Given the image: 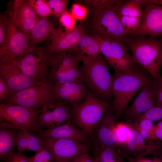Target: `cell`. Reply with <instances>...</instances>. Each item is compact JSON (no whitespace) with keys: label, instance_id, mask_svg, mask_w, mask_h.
<instances>
[{"label":"cell","instance_id":"obj_45","mask_svg":"<svg viewBox=\"0 0 162 162\" xmlns=\"http://www.w3.org/2000/svg\"><path fill=\"white\" fill-rule=\"evenodd\" d=\"M154 132L157 138L162 141V120L154 124Z\"/></svg>","mask_w":162,"mask_h":162},{"label":"cell","instance_id":"obj_48","mask_svg":"<svg viewBox=\"0 0 162 162\" xmlns=\"http://www.w3.org/2000/svg\"><path fill=\"white\" fill-rule=\"evenodd\" d=\"M94 162H100L98 158L95 157Z\"/></svg>","mask_w":162,"mask_h":162},{"label":"cell","instance_id":"obj_3","mask_svg":"<svg viewBox=\"0 0 162 162\" xmlns=\"http://www.w3.org/2000/svg\"><path fill=\"white\" fill-rule=\"evenodd\" d=\"M122 42L131 51L136 64H140L151 75L159 80L161 77L160 68L162 65V40L144 37L125 38Z\"/></svg>","mask_w":162,"mask_h":162},{"label":"cell","instance_id":"obj_18","mask_svg":"<svg viewBox=\"0 0 162 162\" xmlns=\"http://www.w3.org/2000/svg\"><path fill=\"white\" fill-rule=\"evenodd\" d=\"M115 124L113 115L107 111L96 124L94 129L92 138L97 150L104 147L117 148L119 146L114 133Z\"/></svg>","mask_w":162,"mask_h":162},{"label":"cell","instance_id":"obj_44","mask_svg":"<svg viewBox=\"0 0 162 162\" xmlns=\"http://www.w3.org/2000/svg\"><path fill=\"white\" fill-rule=\"evenodd\" d=\"M158 88L154 106H162V76L158 80Z\"/></svg>","mask_w":162,"mask_h":162},{"label":"cell","instance_id":"obj_34","mask_svg":"<svg viewBox=\"0 0 162 162\" xmlns=\"http://www.w3.org/2000/svg\"><path fill=\"white\" fill-rule=\"evenodd\" d=\"M132 127L136 130H140L154 134V124L150 120L143 118L137 119L133 123L130 122Z\"/></svg>","mask_w":162,"mask_h":162},{"label":"cell","instance_id":"obj_50","mask_svg":"<svg viewBox=\"0 0 162 162\" xmlns=\"http://www.w3.org/2000/svg\"><path fill=\"white\" fill-rule=\"evenodd\" d=\"M127 161H128V160H127ZM128 162H130V161H128Z\"/></svg>","mask_w":162,"mask_h":162},{"label":"cell","instance_id":"obj_29","mask_svg":"<svg viewBox=\"0 0 162 162\" xmlns=\"http://www.w3.org/2000/svg\"><path fill=\"white\" fill-rule=\"evenodd\" d=\"M132 129L130 123L120 122L115 124L114 133L119 146H124L127 143Z\"/></svg>","mask_w":162,"mask_h":162},{"label":"cell","instance_id":"obj_24","mask_svg":"<svg viewBox=\"0 0 162 162\" xmlns=\"http://www.w3.org/2000/svg\"><path fill=\"white\" fill-rule=\"evenodd\" d=\"M54 28L46 18L40 19L35 23L31 32L29 40L30 46L48 39Z\"/></svg>","mask_w":162,"mask_h":162},{"label":"cell","instance_id":"obj_41","mask_svg":"<svg viewBox=\"0 0 162 162\" xmlns=\"http://www.w3.org/2000/svg\"><path fill=\"white\" fill-rule=\"evenodd\" d=\"M125 158L128 161L131 162H162V157L154 156L138 158L126 156Z\"/></svg>","mask_w":162,"mask_h":162},{"label":"cell","instance_id":"obj_13","mask_svg":"<svg viewBox=\"0 0 162 162\" xmlns=\"http://www.w3.org/2000/svg\"><path fill=\"white\" fill-rule=\"evenodd\" d=\"M84 32L81 22L71 31L65 30L64 28H53L48 39L51 43L44 48L46 54L50 58L78 46L79 41Z\"/></svg>","mask_w":162,"mask_h":162},{"label":"cell","instance_id":"obj_37","mask_svg":"<svg viewBox=\"0 0 162 162\" xmlns=\"http://www.w3.org/2000/svg\"><path fill=\"white\" fill-rule=\"evenodd\" d=\"M31 157L32 162L53 160L52 154L45 145Z\"/></svg>","mask_w":162,"mask_h":162},{"label":"cell","instance_id":"obj_16","mask_svg":"<svg viewBox=\"0 0 162 162\" xmlns=\"http://www.w3.org/2000/svg\"><path fill=\"white\" fill-rule=\"evenodd\" d=\"M147 35L153 38L162 36V5L151 2L142 11L141 25L133 36L144 37Z\"/></svg>","mask_w":162,"mask_h":162},{"label":"cell","instance_id":"obj_39","mask_svg":"<svg viewBox=\"0 0 162 162\" xmlns=\"http://www.w3.org/2000/svg\"><path fill=\"white\" fill-rule=\"evenodd\" d=\"M27 131L20 130L18 134L16 143L18 152L22 153L26 150L28 145Z\"/></svg>","mask_w":162,"mask_h":162},{"label":"cell","instance_id":"obj_11","mask_svg":"<svg viewBox=\"0 0 162 162\" xmlns=\"http://www.w3.org/2000/svg\"><path fill=\"white\" fill-rule=\"evenodd\" d=\"M54 162H73L87 153L90 146L72 140L40 137Z\"/></svg>","mask_w":162,"mask_h":162},{"label":"cell","instance_id":"obj_17","mask_svg":"<svg viewBox=\"0 0 162 162\" xmlns=\"http://www.w3.org/2000/svg\"><path fill=\"white\" fill-rule=\"evenodd\" d=\"M0 76L9 89L10 96L38 82L24 74L14 62L7 63L0 61Z\"/></svg>","mask_w":162,"mask_h":162},{"label":"cell","instance_id":"obj_25","mask_svg":"<svg viewBox=\"0 0 162 162\" xmlns=\"http://www.w3.org/2000/svg\"><path fill=\"white\" fill-rule=\"evenodd\" d=\"M114 9L118 16H122L141 18L142 11L136 0H115Z\"/></svg>","mask_w":162,"mask_h":162},{"label":"cell","instance_id":"obj_14","mask_svg":"<svg viewBox=\"0 0 162 162\" xmlns=\"http://www.w3.org/2000/svg\"><path fill=\"white\" fill-rule=\"evenodd\" d=\"M121 147L123 148L120 150L125 158H138L149 155L162 157V141H147L133 127L127 142Z\"/></svg>","mask_w":162,"mask_h":162},{"label":"cell","instance_id":"obj_40","mask_svg":"<svg viewBox=\"0 0 162 162\" xmlns=\"http://www.w3.org/2000/svg\"><path fill=\"white\" fill-rule=\"evenodd\" d=\"M1 162H4L2 161ZM4 162H32L31 157L28 158L22 153L14 152Z\"/></svg>","mask_w":162,"mask_h":162},{"label":"cell","instance_id":"obj_7","mask_svg":"<svg viewBox=\"0 0 162 162\" xmlns=\"http://www.w3.org/2000/svg\"><path fill=\"white\" fill-rule=\"evenodd\" d=\"M29 37L16 26L8 14L4 40L0 46V61L10 63L22 55L30 46Z\"/></svg>","mask_w":162,"mask_h":162},{"label":"cell","instance_id":"obj_43","mask_svg":"<svg viewBox=\"0 0 162 162\" xmlns=\"http://www.w3.org/2000/svg\"><path fill=\"white\" fill-rule=\"evenodd\" d=\"M8 15L4 14L0 16V44L2 45L4 41Z\"/></svg>","mask_w":162,"mask_h":162},{"label":"cell","instance_id":"obj_28","mask_svg":"<svg viewBox=\"0 0 162 162\" xmlns=\"http://www.w3.org/2000/svg\"><path fill=\"white\" fill-rule=\"evenodd\" d=\"M49 75L55 82L65 83L80 81V76L78 65L66 71L52 73Z\"/></svg>","mask_w":162,"mask_h":162},{"label":"cell","instance_id":"obj_8","mask_svg":"<svg viewBox=\"0 0 162 162\" xmlns=\"http://www.w3.org/2000/svg\"><path fill=\"white\" fill-rule=\"evenodd\" d=\"M39 111L21 106L0 104V126L33 132Z\"/></svg>","mask_w":162,"mask_h":162},{"label":"cell","instance_id":"obj_49","mask_svg":"<svg viewBox=\"0 0 162 162\" xmlns=\"http://www.w3.org/2000/svg\"><path fill=\"white\" fill-rule=\"evenodd\" d=\"M42 162H54L53 160H52L48 161H43Z\"/></svg>","mask_w":162,"mask_h":162},{"label":"cell","instance_id":"obj_20","mask_svg":"<svg viewBox=\"0 0 162 162\" xmlns=\"http://www.w3.org/2000/svg\"><path fill=\"white\" fill-rule=\"evenodd\" d=\"M40 137L67 139L87 143L88 136L70 120L64 123L50 128L37 129L33 132Z\"/></svg>","mask_w":162,"mask_h":162},{"label":"cell","instance_id":"obj_36","mask_svg":"<svg viewBox=\"0 0 162 162\" xmlns=\"http://www.w3.org/2000/svg\"><path fill=\"white\" fill-rule=\"evenodd\" d=\"M88 10V9L85 6L78 3H75L71 7L70 13L76 19L82 20L86 17Z\"/></svg>","mask_w":162,"mask_h":162},{"label":"cell","instance_id":"obj_42","mask_svg":"<svg viewBox=\"0 0 162 162\" xmlns=\"http://www.w3.org/2000/svg\"><path fill=\"white\" fill-rule=\"evenodd\" d=\"M10 95L9 89L3 79L0 77V101L2 103L6 100Z\"/></svg>","mask_w":162,"mask_h":162},{"label":"cell","instance_id":"obj_6","mask_svg":"<svg viewBox=\"0 0 162 162\" xmlns=\"http://www.w3.org/2000/svg\"><path fill=\"white\" fill-rule=\"evenodd\" d=\"M53 82L48 75L34 86L10 96L2 103L20 105L39 111L46 103L59 99L56 94Z\"/></svg>","mask_w":162,"mask_h":162},{"label":"cell","instance_id":"obj_15","mask_svg":"<svg viewBox=\"0 0 162 162\" xmlns=\"http://www.w3.org/2000/svg\"><path fill=\"white\" fill-rule=\"evenodd\" d=\"M158 88V80L151 77L140 90L139 93L127 109L129 122L135 120L139 116L155 106Z\"/></svg>","mask_w":162,"mask_h":162},{"label":"cell","instance_id":"obj_2","mask_svg":"<svg viewBox=\"0 0 162 162\" xmlns=\"http://www.w3.org/2000/svg\"><path fill=\"white\" fill-rule=\"evenodd\" d=\"M82 61L83 64L79 67L80 81L98 98L108 102L112 96V76L104 56L100 53L91 56L83 55Z\"/></svg>","mask_w":162,"mask_h":162},{"label":"cell","instance_id":"obj_33","mask_svg":"<svg viewBox=\"0 0 162 162\" xmlns=\"http://www.w3.org/2000/svg\"><path fill=\"white\" fill-rule=\"evenodd\" d=\"M27 134L28 145L26 150L32 151L36 152L45 146L41 138L36 134L27 131Z\"/></svg>","mask_w":162,"mask_h":162},{"label":"cell","instance_id":"obj_38","mask_svg":"<svg viewBox=\"0 0 162 162\" xmlns=\"http://www.w3.org/2000/svg\"><path fill=\"white\" fill-rule=\"evenodd\" d=\"M76 19L71 14L66 11L59 18L60 22L65 30L71 31L75 26Z\"/></svg>","mask_w":162,"mask_h":162},{"label":"cell","instance_id":"obj_47","mask_svg":"<svg viewBox=\"0 0 162 162\" xmlns=\"http://www.w3.org/2000/svg\"><path fill=\"white\" fill-rule=\"evenodd\" d=\"M151 3L157 5H162V0H150Z\"/></svg>","mask_w":162,"mask_h":162},{"label":"cell","instance_id":"obj_1","mask_svg":"<svg viewBox=\"0 0 162 162\" xmlns=\"http://www.w3.org/2000/svg\"><path fill=\"white\" fill-rule=\"evenodd\" d=\"M115 0H84L88 13L81 22L85 32L96 38L122 42L127 36L114 9Z\"/></svg>","mask_w":162,"mask_h":162},{"label":"cell","instance_id":"obj_4","mask_svg":"<svg viewBox=\"0 0 162 162\" xmlns=\"http://www.w3.org/2000/svg\"><path fill=\"white\" fill-rule=\"evenodd\" d=\"M151 77L137 67L130 73L115 71L112 91L116 117L121 116L134 96Z\"/></svg>","mask_w":162,"mask_h":162},{"label":"cell","instance_id":"obj_26","mask_svg":"<svg viewBox=\"0 0 162 162\" xmlns=\"http://www.w3.org/2000/svg\"><path fill=\"white\" fill-rule=\"evenodd\" d=\"M77 45L82 55L91 56L100 53L98 40L88 35L85 32L80 39Z\"/></svg>","mask_w":162,"mask_h":162},{"label":"cell","instance_id":"obj_12","mask_svg":"<svg viewBox=\"0 0 162 162\" xmlns=\"http://www.w3.org/2000/svg\"><path fill=\"white\" fill-rule=\"evenodd\" d=\"M72 108L60 99L46 103L40 109L36 117V129H48L64 123L71 120Z\"/></svg>","mask_w":162,"mask_h":162},{"label":"cell","instance_id":"obj_31","mask_svg":"<svg viewBox=\"0 0 162 162\" xmlns=\"http://www.w3.org/2000/svg\"><path fill=\"white\" fill-rule=\"evenodd\" d=\"M28 2L36 15L41 18H46L51 14L52 10L47 1L28 0Z\"/></svg>","mask_w":162,"mask_h":162},{"label":"cell","instance_id":"obj_10","mask_svg":"<svg viewBox=\"0 0 162 162\" xmlns=\"http://www.w3.org/2000/svg\"><path fill=\"white\" fill-rule=\"evenodd\" d=\"M49 59L44 48L34 46L13 62L24 74L38 81L49 75Z\"/></svg>","mask_w":162,"mask_h":162},{"label":"cell","instance_id":"obj_46","mask_svg":"<svg viewBox=\"0 0 162 162\" xmlns=\"http://www.w3.org/2000/svg\"><path fill=\"white\" fill-rule=\"evenodd\" d=\"M94 158L90 156L87 153L77 158L73 162H94Z\"/></svg>","mask_w":162,"mask_h":162},{"label":"cell","instance_id":"obj_22","mask_svg":"<svg viewBox=\"0 0 162 162\" xmlns=\"http://www.w3.org/2000/svg\"><path fill=\"white\" fill-rule=\"evenodd\" d=\"M49 58V74L66 71L78 65L82 55L78 47H75Z\"/></svg>","mask_w":162,"mask_h":162},{"label":"cell","instance_id":"obj_27","mask_svg":"<svg viewBox=\"0 0 162 162\" xmlns=\"http://www.w3.org/2000/svg\"><path fill=\"white\" fill-rule=\"evenodd\" d=\"M96 156L100 162H128L120 149L111 147L97 150Z\"/></svg>","mask_w":162,"mask_h":162},{"label":"cell","instance_id":"obj_5","mask_svg":"<svg viewBox=\"0 0 162 162\" xmlns=\"http://www.w3.org/2000/svg\"><path fill=\"white\" fill-rule=\"evenodd\" d=\"M110 106L108 102L100 100L88 90L84 100L72 107L71 120L88 137L92 138L95 126Z\"/></svg>","mask_w":162,"mask_h":162},{"label":"cell","instance_id":"obj_23","mask_svg":"<svg viewBox=\"0 0 162 162\" xmlns=\"http://www.w3.org/2000/svg\"><path fill=\"white\" fill-rule=\"evenodd\" d=\"M21 130L0 126V159L5 162L14 152L17 136Z\"/></svg>","mask_w":162,"mask_h":162},{"label":"cell","instance_id":"obj_30","mask_svg":"<svg viewBox=\"0 0 162 162\" xmlns=\"http://www.w3.org/2000/svg\"><path fill=\"white\" fill-rule=\"evenodd\" d=\"M118 17L127 35L133 36L140 27L141 18L124 16Z\"/></svg>","mask_w":162,"mask_h":162},{"label":"cell","instance_id":"obj_35","mask_svg":"<svg viewBox=\"0 0 162 162\" xmlns=\"http://www.w3.org/2000/svg\"><path fill=\"white\" fill-rule=\"evenodd\" d=\"M143 118L148 119L153 122L162 120V106H154L141 115L135 120Z\"/></svg>","mask_w":162,"mask_h":162},{"label":"cell","instance_id":"obj_9","mask_svg":"<svg viewBox=\"0 0 162 162\" xmlns=\"http://www.w3.org/2000/svg\"><path fill=\"white\" fill-rule=\"evenodd\" d=\"M97 38L99 43L100 53L115 71L130 73L137 67L136 63L132 56L128 53L127 47L122 41Z\"/></svg>","mask_w":162,"mask_h":162},{"label":"cell","instance_id":"obj_21","mask_svg":"<svg viewBox=\"0 0 162 162\" xmlns=\"http://www.w3.org/2000/svg\"><path fill=\"white\" fill-rule=\"evenodd\" d=\"M53 86L58 98L72 107L82 102L88 91L83 83L80 81L65 83L55 82Z\"/></svg>","mask_w":162,"mask_h":162},{"label":"cell","instance_id":"obj_19","mask_svg":"<svg viewBox=\"0 0 162 162\" xmlns=\"http://www.w3.org/2000/svg\"><path fill=\"white\" fill-rule=\"evenodd\" d=\"M8 14L16 26L29 35L35 24L40 19L27 0H15Z\"/></svg>","mask_w":162,"mask_h":162},{"label":"cell","instance_id":"obj_32","mask_svg":"<svg viewBox=\"0 0 162 162\" xmlns=\"http://www.w3.org/2000/svg\"><path fill=\"white\" fill-rule=\"evenodd\" d=\"M52 14L59 17L67 10L68 1L66 0H49L47 1Z\"/></svg>","mask_w":162,"mask_h":162}]
</instances>
